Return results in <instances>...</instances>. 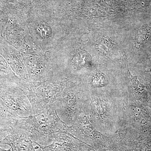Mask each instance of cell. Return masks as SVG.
I'll use <instances>...</instances> for the list:
<instances>
[{
    "mask_svg": "<svg viewBox=\"0 0 151 151\" xmlns=\"http://www.w3.org/2000/svg\"><path fill=\"white\" fill-rule=\"evenodd\" d=\"M15 122L17 127L34 134H49L69 129L60 119L53 105L32 116L17 118Z\"/></svg>",
    "mask_w": 151,
    "mask_h": 151,
    "instance_id": "obj_1",
    "label": "cell"
},
{
    "mask_svg": "<svg viewBox=\"0 0 151 151\" xmlns=\"http://www.w3.org/2000/svg\"><path fill=\"white\" fill-rule=\"evenodd\" d=\"M0 103L16 118L34 115L29 99L24 93L0 94Z\"/></svg>",
    "mask_w": 151,
    "mask_h": 151,
    "instance_id": "obj_2",
    "label": "cell"
},
{
    "mask_svg": "<svg viewBox=\"0 0 151 151\" xmlns=\"http://www.w3.org/2000/svg\"><path fill=\"white\" fill-rule=\"evenodd\" d=\"M124 59L127 65L129 78L132 82V86L134 88V91L136 92L137 97L139 100H141L143 103L148 104L150 102V100L148 94L146 89V86L138 80L137 76H133L130 73L127 56L125 54L124 55Z\"/></svg>",
    "mask_w": 151,
    "mask_h": 151,
    "instance_id": "obj_3",
    "label": "cell"
},
{
    "mask_svg": "<svg viewBox=\"0 0 151 151\" xmlns=\"http://www.w3.org/2000/svg\"><path fill=\"white\" fill-rule=\"evenodd\" d=\"M93 85L97 87H102L107 84V81L104 74L103 73H99L95 76L92 81Z\"/></svg>",
    "mask_w": 151,
    "mask_h": 151,
    "instance_id": "obj_4",
    "label": "cell"
},
{
    "mask_svg": "<svg viewBox=\"0 0 151 151\" xmlns=\"http://www.w3.org/2000/svg\"><path fill=\"white\" fill-rule=\"evenodd\" d=\"M145 141L141 146L140 151H151V137Z\"/></svg>",
    "mask_w": 151,
    "mask_h": 151,
    "instance_id": "obj_5",
    "label": "cell"
},
{
    "mask_svg": "<svg viewBox=\"0 0 151 151\" xmlns=\"http://www.w3.org/2000/svg\"><path fill=\"white\" fill-rule=\"evenodd\" d=\"M0 151H9V150H8V151L4 150H2V149H1V148H0Z\"/></svg>",
    "mask_w": 151,
    "mask_h": 151,
    "instance_id": "obj_6",
    "label": "cell"
}]
</instances>
